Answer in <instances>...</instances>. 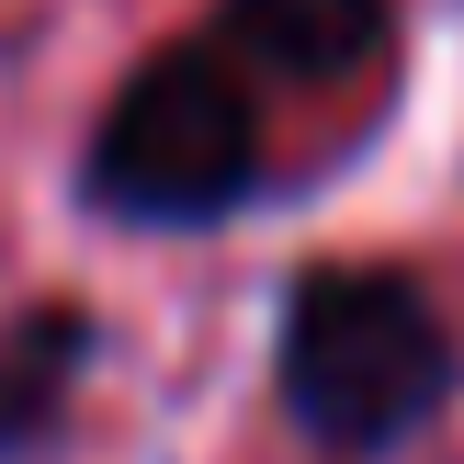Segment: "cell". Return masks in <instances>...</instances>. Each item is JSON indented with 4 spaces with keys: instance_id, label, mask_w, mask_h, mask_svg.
<instances>
[{
    "instance_id": "cell-1",
    "label": "cell",
    "mask_w": 464,
    "mask_h": 464,
    "mask_svg": "<svg viewBox=\"0 0 464 464\" xmlns=\"http://www.w3.org/2000/svg\"><path fill=\"white\" fill-rule=\"evenodd\" d=\"M464 385V340L397 261H306L272 317V397L329 464L408 453Z\"/></svg>"
},
{
    "instance_id": "cell-3",
    "label": "cell",
    "mask_w": 464,
    "mask_h": 464,
    "mask_svg": "<svg viewBox=\"0 0 464 464\" xmlns=\"http://www.w3.org/2000/svg\"><path fill=\"white\" fill-rule=\"evenodd\" d=\"M397 34V0H216V45L238 68H272V80H352V68L385 57Z\"/></svg>"
},
{
    "instance_id": "cell-4",
    "label": "cell",
    "mask_w": 464,
    "mask_h": 464,
    "mask_svg": "<svg viewBox=\"0 0 464 464\" xmlns=\"http://www.w3.org/2000/svg\"><path fill=\"white\" fill-rule=\"evenodd\" d=\"M91 306H23L0 329V464H23L34 442H57L68 408H80V374H91Z\"/></svg>"
},
{
    "instance_id": "cell-2",
    "label": "cell",
    "mask_w": 464,
    "mask_h": 464,
    "mask_svg": "<svg viewBox=\"0 0 464 464\" xmlns=\"http://www.w3.org/2000/svg\"><path fill=\"white\" fill-rule=\"evenodd\" d=\"M261 193V102L216 34L125 68L80 148V204L113 227H216Z\"/></svg>"
}]
</instances>
